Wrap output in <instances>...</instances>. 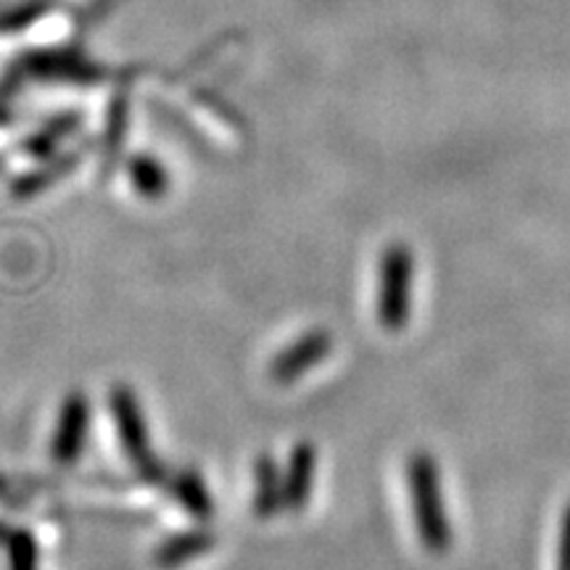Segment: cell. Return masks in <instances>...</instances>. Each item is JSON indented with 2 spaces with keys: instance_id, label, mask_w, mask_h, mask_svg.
Here are the masks:
<instances>
[{
  "instance_id": "6da1fadb",
  "label": "cell",
  "mask_w": 570,
  "mask_h": 570,
  "mask_svg": "<svg viewBox=\"0 0 570 570\" xmlns=\"http://www.w3.org/2000/svg\"><path fill=\"white\" fill-rule=\"evenodd\" d=\"M410 487H412V504H415V520L420 539L431 547L433 552H441L449 541L446 515L441 508L436 470H433L431 458L417 454L410 462Z\"/></svg>"
},
{
  "instance_id": "7a4b0ae2",
  "label": "cell",
  "mask_w": 570,
  "mask_h": 570,
  "mask_svg": "<svg viewBox=\"0 0 570 570\" xmlns=\"http://www.w3.org/2000/svg\"><path fill=\"white\" fill-rule=\"evenodd\" d=\"M412 256L404 246H389L381 259L377 283V320L386 331H402L410 315Z\"/></svg>"
},
{
  "instance_id": "3957f363",
  "label": "cell",
  "mask_w": 570,
  "mask_h": 570,
  "mask_svg": "<svg viewBox=\"0 0 570 570\" xmlns=\"http://www.w3.org/2000/svg\"><path fill=\"white\" fill-rule=\"evenodd\" d=\"M111 412L117 420V433L122 441V449L132 465L140 470L142 479L156 481L161 475L159 460L151 452V439H148L146 423H142V412L138 407V399L127 386H117L111 391Z\"/></svg>"
},
{
  "instance_id": "277c9868",
  "label": "cell",
  "mask_w": 570,
  "mask_h": 570,
  "mask_svg": "<svg viewBox=\"0 0 570 570\" xmlns=\"http://www.w3.org/2000/svg\"><path fill=\"white\" fill-rule=\"evenodd\" d=\"M331 348H333V341L327 331L304 333L302 338L294 341V344L283 348V352L275 356L273 367H269V375H273L277 383L296 381V377L304 375L306 370L320 365V362L331 354Z\"/></svg>"
},
{
  "instance_id": "5b68a950",
  "label": "cell",
  "mask_w": 570,
  "mask_h": 570,
  "mask_svg": "<svg viewBox=\"0 0 570 570\" xmlns=\"http://www.w3.org/2000/svg\"><path fill=\"white\" fill-rule=\"evenodd\" d=\"M88 417H90V407H88V399L82 394H71L67 402H63L59 425H56V433H53V446H51L56 462L69 465V462L80 458L85 436H88Z\"/></svg>"
},
{
  "instance_id": "8992f818",
  "label": "cell",
  "mask_w": 570,
  "mask_h": 570,
  "mask_svg": "<svg viewBox=\"0 0 570 570\" xmlns=\"http://www.w3.org/2000/svg\"><path fill=\"white\" fill-rule=\"evenodd\" d=\"M312 479H315V449L312 444L294 446L288 460V470H285L283 479V504L288 510L298 512L306 504V499L312 494Z\"/></svg>"
},
{
  "instance_id": "52a82bcc",
  "label": "cell",
  "mask_w": 570,
  "mask_h": 570,
  "mask_svg": "<svg viewBox=\"0 0 570 570\" xmlns=\"http://www.w3.org/2000/svg\"><path fill=\"white\" fill-rule=\"evenodd\" d=\"M214 544V537L206 531H190V533H180V537L167 539L164 544H159L156 550V566L161 568H177L183 562L198 558V554L209 552V547Z\"/></svg>"
},
{
  "instance_id": "ba28073f",
  "label": "cell",
  "mask_w": 570,
  "mask_h": 570,
  "mask_svg": "<svg viewBox=\"0 0 570 570\" xmlns=\"http://www.w3.org/2000/svg\"><path fill=\"white\" fill-rule=\"evenodd\" d=\"M283 504V481L277 473L275 462L267 458H259L256 462V494H254V510L259 518H269L281 510Z\"/></svg>"
},
{
  "instance_id": "9c48e42d",
  "label": "cell",
  "mask_w": 570,
  "mask_h": 570,
  "mask_svg": "<svg viewBox=\"0 0 570 570\" xmlns=\"http://www.w3.org/2000/svg\"><path fill=\"white\" fill-rule=\"evenodd\" d=\"M175 497L188 515H194L198 520H206L214 515V502H212L209 489H206L202 475L194 473V470H188V473H183L180 479L175 481Z\"/></svg>"
},
{
  "instance_id": "30bf717a",
  "label": "cell",
  "mask_w": 570,
  "mask_h": 570,
  "mask_svg": "<svg viewBox=\"0 0 570 570\" xmlns=\"http://www.w3.org/2000/svg\"><path fill=\"white\" fill-rule=\"evenodd\" d=\"M11 570H38V544L27 531L13 533L9 541Z\"/></svg>"
},
{
  "instance_id": "8fae6325",
  "label": "cell",
  "mask_w": 570,
  "mask_h": 570,
  "mask_svg": "<svg viewBox=\"0 0 570 570\" xmlns=\"http://www.w3.org/2000/svg\"><path fill=\"white\" fill-rule=\"evenodd\" d=\"M132 183H135V188H138V194L148 196V198H159L164 194V188H167V177H164V173L156 167L154 161L135 164Z\"/></svg>"
}]
</instances>
